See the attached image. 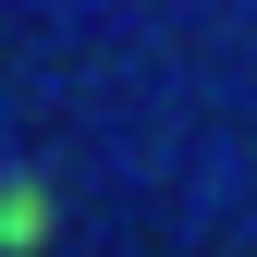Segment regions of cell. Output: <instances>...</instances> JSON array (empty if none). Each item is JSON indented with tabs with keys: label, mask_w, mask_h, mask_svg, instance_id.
<instances>
[{
	"label": "cell",
	"mask_w": 257,
	"mask_h": 257,
	"mask_svg": "<svg viewBox=\"0 0 257 257\" xmlns=\"http://www.w3.org/2000/svg\"><path fill=\"white\" fill-rule=\"evenodd\" d=\"M37 233H49V196H37V184H0V245L25 257V245H37Z\"/></svg>",
	"instance_id": "obj_1"
}]
</instances>
